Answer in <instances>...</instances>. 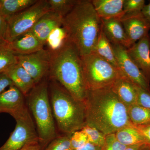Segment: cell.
Here are the masks:
<instances>
[{
	"label": "cell",
	"instance_id": "39",
	"mask_svg": "<svg viewBox=\"0 0 150 150\" xmlns=\"http://www.w3.org/2000/svg\"><path fill=\"white\" fill-rule=\"evenodd\" d=\"M146 144H140L128 147L125 150H142Z\"/></svg>",
	"mask_w": 150,
	"mask_h": 150
},
{
	"label": "cell",
	"instance_id": "34",
	"mask_svg": "<svg viewBox=\"0 0 150 150\" xmlns=\"http://www.w3.org/2000/svg\"><path fill=\"white\" fill-rule=\"evenodd\" d=\"M135 127L144 138L146 144L150 147V123Z\"/></svg>",
	"mask_w": 150,
	"mask_h": 150
},
{
	"label": "cell",
	"instance_id": "18",
	"mask_svg": "<svg viewBox=\"0 0 150 150\" xmlns=\"http://www.w3.org/2000/svg\"><path fill=\"white\" fill-rule=\"evenodd\" d=\"M102 29L105 35L112 45H121L129 48L125 30L119 19L101 20Z\"/></svg>",
	"mask_w": 150,
	"mask_h": 150
},
{
	"label": "cell",
	"instance_id": "37",
	"mask_svg": "<svg viewBox=\"0 0 150 150\" xmlns=\"http://www.w3.org/2000/svg\"><path fill=\"white\" fill-rule=\"evenodd\" d=\"M142 13L150 25V1L147 5H145Z\"/></svg>",
	"mask_w": 150,
	"mask_h": 150
},
{
	"label": "cell",
	"instance_id": "32",
	"mask_svg": "<svg viewBox=\"0 0 150 150\" xmlns=\"http://www.w3.org/2000/svg\"><path fill=\"white\" fill-rule=\"evenodd\" d=\"M137 103L150 110V93L137 86Z\"/></svg>",
	"mask_w": 150,
	"mask_h": 150
},
{
	"label": "cell",
	"instance_id": "7",
	"mask_svg": "<svg viewBox=\"0 0 150 150\" xmlns=\"http://www.w3.org/2000/svg\"><path fill=\"white\" fill-rule=\"evenodd\" d=\"M49 11L48 0H38L33 5L8 18V43L30 31L38 21Z\"/></svg>",
	"mask_w": 150,
	"mask_h": 150
},
{
	"label": "cell",
	"instance_id": "24",
	"mask_svg": "<svg viewBox=\"0 0 150 150\" xmlns=\"http://www.w3.org/2000/svg\"><path fill=\"white\" fill-rule=\"evenodd\" d=\"M69 40L68 35L63 26L56 28L48 36L46 43L48 51L51 52L57 51Z\"/></svg>",
	"mask_w": 150,
	"mask_h": 150
},
{
	"label": "cell",
	"instance_id": "42",
	"mask_svg": "<svg viewBox=\"0 0 150 150\" xmlns=\"http://www.w3.org/2000/svg\"></svg>",
	"mask_w": 150,
	"mask_h": 150
},
{
	"label": "cell",
	"instance_id": "23",
	"mask_svg": "<svg viewBox=\"0 0 150 150\" xmlns=\"http://www.w3.org/2000/svg\"><path fill=\"white\" fill-rule=\"evenodd\" d=\"M128 114L131 123L135 126L150 123V110L137 103L128 108Z\"/></svg>",
	"mask_w": 150,
	"mask_h": 150
},
{
	"label": "cell",
	"instance_id": "22",
	"mask_svg": "<svg viewBox=\"0 0 150 150\" xmlns=\"http://www.w3.org/2000/svg\"><path fill=\"white\" fill-rule=\"evenodd\" d=\"M114 134L118 142L127 147L146 144L144 138L134 125L125 126Z\"/></svg>",
	"mask_w": 150,
	"mask_h": 150
},
{
	"label": "cell",
	"instance_id": "12",
	"mask_svg": "<svg viewBox=\"0 0 150 150\" xmlns=\"http://www.w3.org/2000/svg\"><path fill=\"white\" fill-rule=\"evenodd\" d=\"M127 52L149 83H150V44L149 35L127 49Z\"/></svg>",
	"mask_w": 150,
	"mask_h": 150
},
{
	"label": "cell",
	"instance_id": "5",
	"mask_svg": "<svg viewBox=\"0 0 150 150\" xmlns=\"http://www.w3.org/2000/svg\"><path fill=\"white\" fill-rule=\"evenodd\" d=\"M48 89L45 78L27 95L28 107L35 121L41 150L57 137Z\"/></svg>",
	"mask_w": 150,
	"mask_h": 150
},
{
	"label": "cell",
	"instance_id": "1",
	"mask_svg": "<svg viewBox=\"0 0 150 150\" xmlns=\"http://www.w3.org/2000/svg\"><path fill=\"white\" fill-rule=\"evenodd\" d=\"M84 103L86 125L95 127L105 135L115 134L125 126L133 125L127 107L111 87L88 91Z\"/></svg>",
	"mask_w": 150,
	"mask_h": 150
},
{
	"label": "cell",
	"instance_id": "27",
	"mask_svg": "<svg viewBox=\"0 0 150 150\" xmlns=\"http://www.w3.org/2000/svg\"><path fill=\"white\" fill-rule=\"evenodd\" d=\"M82 130L86 135L88 143L100 147H103L106 135L95 127L88 125L84 126Z\"/></svg>",
	"mask_w": 150,
	"mask_h": 150
},
{
	"label": "cell",
	"instance_id": "20",
	"mask_svg": "<svg viewBox=\"0 0 150 150\" xmlns=\"http://www.w3.org/2000/svg\"><path fill=\"white\" fill-rule=\"evenodd\" d=\"M38 0H0V14L6 19L33 5Z\"/></svg>",
	"mask_w": 150,
	"mask_h": 150
},
{
	"label": "cell",
	"instance_id": "30",
	"mask_svg": "<svg viewBox=\"0 0 150 150\" xmlns=\"http://www.w3.org/2000/svg\"><path fill=\"white\" fill-rule=\"evenodd\" d=\"M70 142L74 150L82 147L88 143L87 137L82 129L74 132L71 135Z\"/></svg>",
	"mask_w": 150,
	"mask_h": 150
},
{
	"label": "cell",
	"instance_id": "41",
	"mask_svg": "<svg viewBox=\"0 0 150 150\" xmlns=\"http://www.w3.org/2000/svg\"></svg>",
	"mask_w": 150,
	"mask_h": 150
},
{
	"label": "cell",
	"instance_id": "38",
	"mask_svg": "<svg viewBox=\"0 0 150 150\" xmlns=\"http://www.w3.org/2000/svg\"><path fill=\"white\" fill-rule=\"evenodd\" d=\"M74 150H102V148L88 143L83 146Z\"/></svg>",
	"mask_w": 150,
	"mask_h": 150
},
{
	"label": "cell",
	"instance_id": "15",
	"mask_svg": "<svg viewBox=\"0 0 150 150\" xmlns=\"http://www.w3.org/2000/svg\"><path fill=\"white\" fill-rule=\"evenodd\" d=\"M8 45L17 56L36 53L43 49L45 46L30 31L8 43Z\"/></svg>",
	"mask_w": 150,
	"mask_h": 150
},
{
	"label": "cell",
	"instance_id": "6",
	"mask_svg": "<svg viewBox=\"0 0 150 150\" xmlns=\"http://www.w3.org/2000/svg\"><path fill=\"white\" fill-rule=\"evenodd\" d=\"M81 58L88 91L111 87L121 76L118 69L93 52Z\"/></svg>",
	"mask_w": 150,
	"mask_h": 150
},
{
	"label": "cell",
	"instance_id": "13",
	"mask_svg": "<svg viewBox=\"0 0 150 150\" xmlns=\"http://www.w3.org/2000/svg\"><path fill=\"white\" fill-rule=\"evenodd\" d=\"M24 95L14 85L0 94V112L15 117L26 108Z\"/></svg>",
	"mask_w": 150,
	"mask_h": 150
},
{
	"label": "cell",
	"instance_id": "19",
	"mask_svg": "<svg viewBox=\"0 0 150 150\" xmlns=\"http://www.w3.org/2000/svg\"><path fill=\"white\" fill-rule=\"evenodd\" d=\"M5 74L25 96L36 85L32 77L18 63L11 67Z\"/></svg>",
	"mask_w": 150,
	"mask_h": 150
},
{
	"label": "cell",
	"instance_id": "2",
	"mask_svg": "<svg viewBox=\"0 0 150 150\" xmlns=\"http://www.w3.org/2000/svg\"><path fill=\"white\" fill-rule=\"evenodd\" d=\"M102 22L91 1L79 0L63 19L62 26L69 41L81 56L93 52L101 29Z\"/></svg>",
	"mask_w": 150,
	"mask_h": 150
},
{
	"label": "cell",
	"instance_id": "31",
	"mask_svg": "<svg viewBox=\"0 0 150 150\" xmlns=\"http://www.w3.org/2000/svg\"><path fill=\"white\" fill-rule=\"evenodd\" d=\"M127 147L118 142L115 134H112L106 135L102 150H125Z\"/></svg>",
	"mask_w": 150,
	"mask_h": 150
},
{
	"label": "cell",
	"instance_id": "17",
	"mask_svg": "<svg viewBox=\"0 0 150 150\" xmlns=\"http://www.w3.org/2000/svg\"><path fill=\"white\" fill-rule=\"evenodd\" d=\"M111 88L127 109L131 105L137 104L138 100L137 86L126 78L120 76L114 82Z\"/></svg>",
	"mask_w": 150,
	"mask_h": 150
},
{
	"label": "cell",
	"instance_id": "35",
	"mask_svg": "<svg viewBox=\"0 0 150 150\" xmlns=\"http://www.w3.org/2000/svg\"><path fill=\"white\" fill-rule=\"evenodd\" d=\"M12 85L13 83L5 73L0 74V94Z\"/></svg>",
	"mask_w": 150,
	"mask_h": 150
},
{
	"label": "cell",
	"instance_id": "11",
	"mask_svg": "<svg viewBox=\"0 0 150 150\" xmlns=\"http://www.w3.org/2000/svg\"><path fill=\"white\" fill-rule=\"evenodd\" d=\"M121 21L127 37L129 48L149 35L150 25L142 12L130 15H124Z\"/></svg>",
	"mask_w": 150,
	"mask_h": 150
},
{
	"label": "cell",
	"instance_id": "25",
	"mask_svg": "<svg viewBox=\"0 0 150 150\" xmlns=\"http://www.w3.org/2000/svg\"><path fill=\"white\" fill-rule=\"evenodd\" d=\"M17 63V56L10 49L8 43L0 46V74L5 73Z\"/></svg>",
	"mask_w": 150,
	"mask_h": 150
},
{
	"label": "cell",
	"instance_id": "14",
	"mask_svg": "<svg viewBox=\"0 0 150 150\" xmlns=\"http://www.w3.org/2000/svg\"><path fill=\"white\" fill-rule=\"evenodd\" d=\"M64 17L54 11L46 13L35 23L30 30L40 42L46 45V40L51 33L63 25Z\"/></svg>",
	"mask_w": 150,
	"mask_h": 150
},
{
	"label": "cell",
	"instance_id": "4",
	"mask_svg": "<svg viewBox=\"0 0 150 150\" xmlns=\"http://www.w3.org/2000/svg\"><path fill=\"white\" fill-rule=\"evenodd\" d=\"M49 89L51 108L59 130L71 135L82 129L86 125L84 103L75 98L56 81H52Z\"/></svg>",
	"mask_w": 150,
	"mask_h": 150
},
{
	"label": "cell",
	"instance_id": "9",
	"mask_svg": "<svg viewBox=\"0 0 150 150\" xmlns=\"http://www.w3.org/2000/svg\"><path fill=\"white\" fill-rule=\"evenodd\" d=\"M112 46L120 75L150 93L149 83L129 56L127 48L118 44Z\"/></svg>",
	"mask_w": 150,
	"mask_h": 150
},
{
	"label": "cell",
	"instance_id": "26",
	"mask_svg": "<svg viewBox=\"0 0 150 150\" xmlns=\"http://www.w3.org/2000/svg\"><path fill=\"white\" fill-rule=\"evenodd\" d=\"M79 0H48L50 10L64 17L71 11Z\"/></svg>",
	"mask_w": 150,
	"mask_h": 150
},
{
	"label": "cell",
	"instance_id": "36",
	"mask_svg": "<svg viewBox=\"0 0 150 150\" xmlns=\"http://www.w3.org/2000/svg\"><path fill=\"white\" fill-rule=\"evenodd\" d=\"M20 150H41V147L39 141H36L28 144Z\"/></svg>",
	"mask_w": 150,
	"mask_h": 150
},
{
	"label": "cell",
	"instance_id": "3",
	"mask_svg": "<svg viewBox=\"0 0 150 150\" xmlns=\"http://www.w3.org/2000/svg\"><path fill=\"white\" fill-rule=\"evenodd\" d=\"M51 53L49 73L51 79L75 98L84 102L88 90L81 58L77 50L68 40L62 48Z\"/></svg>",
	"mask_w": 150,
	"mask_h": 150
},
{
	"label": "cell",
	"instance_id": "10",
	"mask_svg": "<svg viewBox=\"0 0 150 150\" xmlns=\"http://www.w3.org/2000/svg\"><path fill=\"white\" fill-rule=\"evenodd\" d=\"M51 58V52L43 48L33 54L18 55V63L27 71L37 84L49 72Z\"/></svg>",
	"mask_w": 150,
	"mask_h": 150
},
{
	"label": "cell",
	"instance_id": "28",
	"mask_svg": "<svg viewBox=\"0 0 150 150\" xmlns=\"http://www.w3.org/2000/svg\"><path fill=\"white\" fill-rule=\"evenodd\" d=\"M71 135L56 137L44 150H74L70 142Z\"/></svg>",
	"mask_w": 150,
	"mask_h": 150
},
{
	"label": "cell",
	"instance_id": "29",
	"mask_svg": "<svg viewBox=\"0 0 150 150\" xmlns=\"http://www.w3.org/2000/svg\"><path fill=\"white\" fill-rule=\"evenodd\" d=\"M145 5L144 0H124L123 12L126 15L139 13Z\"/></svg>",
	"mask_w": 150,
	"mask_h": 150
},
{
	"label": "cell",
	"instance_id": "21",
	"mask_svg": "<svg viewBox=\"0 0 150 150\" xmlns=\"http://www.w3.org/2000/svg\"><path fill=\"white\" fill-rule=\"evenodd\" d=\"M93 52L118 69L112 44L105 36L102 29Z\"/></svg>",
	"mask_w": 150,
	"mask_h": 150
},
{
	"label": "cell",
	"instance_id": "16",
	"mask_svg": "<svg viewBox=\"0 0 150 150\" xmlns=\"http://www.w3.org/2000/svg\"><path fill=\"white\" fill-rule=\"evenodd\" d=\"M91 1L101 20H121L125 15L123 10L124 0H92Z\"/></svg>",
	"mask_w": 150,
	"mask_h": 150
},
{
	"label": "cell",
	"instance_id": "8",
	"mask_svg": "<svg viewBox=\"0 0 150 150\" xmlns=\"http://www.w3.org/2000/svg\"><path fill=\"white\" fill-rule=\"evenodd\" d=\"M16 125L0 150H20L31 142L39 141L33 119L28 107L14 117Z\"/></svg>",
	"mask_w": 150,
	"mask_h": 150
},
{
	"label": "cell",
	"instance_id": "33",
	"mask_svg": "<svg viewBox=\"0 0 150 150\" xmlns=\"http://www.w3.org/2000/svg\"><path fill=\"white\" fill-rule=\"evenodd\" d=\"M7 43L6 19L0 14V46Z\"/></svg>",
	"mask_w": 150,
	"mask_h": 150
},
{
	"label": "cell",
	"instance_id": "40",
	"mask_svg": "<svg viewBox=\"0 0 150 150\" xmlns=\"http://www.w3.org/2000/svg\"><path fill=\"white\" fill-rule=\"evenodd\" d=\"M142 150H150V147L147 145L146 144L144 146Z\"/></svg>",
	"mask_w": 150,
	"mask_h": 150
}]
</instances>
